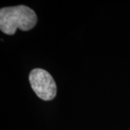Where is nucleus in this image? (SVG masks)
Wrapping results in <instances>:
<instances>
[{
	"label": "nucleus",
	"mask_w": 130,
	"mask_h": 130,
	"mask_svg": "<svg viewBox=\"0 0 130 130\" xmlns=\"http://www.w3.org/2000/svg\"><path fill=\"white\" fill-rule=\"evenodd\" d=\"M34 10L25 5L2 8L0 10V29L7 35H13L19 28L23 31L30 30L37 23Z\"/></svg>",
	"instance_id": "f257e3e1"
},
{
	"label": "nucleus",
	"mask_w": 130,
	"mask_h": 130,
	"mask_svg": "<svg viewBox=\"0 0 130 130\" xmlns=\"http://www.w3.org/2000/svg\"><path fill=\"white\" fill-rule=\"evenodd\" d=\"M29 80L30 86L38 97L43 101H51L56 97V83L47 71L37 68L32 70Z\"/></svg>",
	"instance_id": "f03ea898"
}]
</instances>
